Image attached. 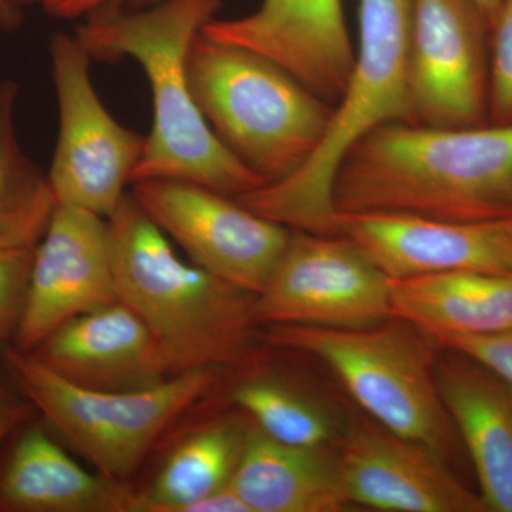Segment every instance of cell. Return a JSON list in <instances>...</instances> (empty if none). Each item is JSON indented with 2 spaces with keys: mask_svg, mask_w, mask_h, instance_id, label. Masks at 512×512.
Listing matches in <instances>:
<instances>
[{
  "mask_svg": "<svg viewBox=\"0 0 512 512\" xmlns=\"http://www.w3.org/2000/svg\"><path fill=\"white\" fill-rule=\"evenodd\" d=\"M116 302L107 220L56 205L33 255L18 348L30 352L69 320Z\"/></svg>",
  "mask_w": 512,
  "mask_h": 512,
  "instance_id": "obj_12",
  "label": "cell"
},
{
  "mask_svg": "<svg viewBox=\"0 0 512 512\" xmlns=\"http://www.w3.org/2000/svg\"><path fill=\"white\" fill-rule=\"evenodd\" d=\"M488 124L512 126V0H503L490 26Z\"/></svg>",
  "mask_w": 512,
  "mask_h": 512,
  "instance_id": "obj_24",
  "label": "cell"
},
{
  "mask_svg": "<svg viewBox=\"0 0 512 512\" xmlns=\"http://www.w3.org/2000/svg\"><path fill=\"white\" fill-rule=\"evenodd\" d=\"M59 106V136L49 183L57 205L110 218L126 197L146 137L121 126L94 89L89 55L76 35L55 33L49 45Z\"/></svg>",
  "mask_w": 512,
  "mask_h": 512,
  "instance_id": "obj_8",
  "label": "cell"
},
{
  "mask_svg": "<svg viewBox=\"0 0 512 512\" xmlns=\"http://www.w3.org/2000/svg\"><path fill=\"white\" fill-rule=\"evenodd\" d=\"M13 3H15L18 8L20 6H26V5H36V3H40V5H43V3L46 2V0H12Z\"/></svg>",
  "mask_w": 512,
  "mask_h": 512,
  "instance_id": "obj_32",
  "label": "cell"
},
{
  "mask_svg": "<svg viewBox=\"0 0 512 512\" xmlns=\"http://www.w3.org/2000/svg\"><path fill=\"white\" fill-rule=\"evenodd\" d=\"M231 485L251 512H340L350 500L333 446L279 443L249 427Z\"/></svg>",
  "mask_w": 512,
  "mask_h": 512,
  "instance_id": "obj_18",
  "label": "cell"
},
{
  "mask_svg": "<svg viewBox=\"0 0 512 512\" xmlns=\"http://www.w3.org/2000/svg\"><path fill=\"white\" fill-rule=\"evenodd\" d=\"M20 10L12 0H0V30H12L20 25Z\"/></svg>",
  "mask_w": 512,
  "mask_h": 512,
  "instance_id": "obj_30",
  "label": "cell"
},
{
  "mask_svg": "<svg viewBox=\"0 0 512 512\" xmlns=\"http://www.w3.org/2000/svg\"><path fill=\"white\" fill-rule=\"evenodd\" d=\"M0 336H3L2 330H0Z\"/></svg>",
  "mask_w": 512,
  "mask_h": 512,
  "instance_id": "obj_33",
  "label": "cell"
},
{
  "mask_svg": "<svg viewBox=\"0 0 512 512\" xmlns=\"http://www.w3.org/2000/svg\"><path fill=\"white\" fill-rule=\"evenodd\" d=\"M192 96L221 143L266 184L296 173L333 106L266 57L201 35L188 59Z\"/></svg>",
  "mask_w": 512,
  "mask_h": 512,
  "instance_id": "obj_6",
  "label": "cell"
},
{
  "mask_svg": "<svg viewBox=\"0 0 512 512\" xmlns=\"http://www.w3.org/2000/svg\"><path fill=\"white\" fill-rule=\"evenodd\" d=\"M18 97V83L0 82V251L36 247L57 205L49 177L20 146Z\"/></svg>",
  "mask_w": 512,
  "mask_h": 512,
  "instance_id": "obj_22",
  "label": "cell"
},
{
  "mask_svg": "<svg viewBox=\"0 0 512 512\" xmlns=\"http://www.w3.org/2000/svg\"><path fill=\"white\" fill-rule=\"evenodd\" d=\"M201 33L272 60L332 106L355 64L345 0H262L255 12L211 20Z\"/></svg>",
  "mask_w": 512,
  "mask_h": 512,
  "instance_id": "obj_14",
  "label": "cell"
},
{
  "mask_svg": "<svg viewBox=\"0 0 512 512\" xmlns=\"http://www.w3.org/2000/svg\"><path fill=\"white\" fill-rule=\"evenodd\" d=\"M247 429L221 421L195 431L165 461L134 512H183L188 504L231 484Z\"/></svg>",
  "mask_w": 512,
  "mask_h": 512,
  "instance_id": "obj_21",
  "label": "cell"
},
{
  "mask_svg": "<svg viewBox=\"0 0 512 512\" xmlns=\"http://www.w3.org/2000/svg\"><path fill=\"white\" fill-rule=\"evenodd\" d=\"M392 318L430 336L484 335L512 328V275L453 271L390 279Z\"/></svg>",
  "mask_w": 512,
  "mask_h": 512,
  "instance_id": "obj_20",
  "label": "cell"
},
{
  "mask_svg": "<svg viewBox=\"0 0 512 512\" xmlns=\"http://www.w3.org/2000/svg\"><path fill=\"white\" fill-rule=\"evenodd\" d=\"M440 348L454 349L490 369L512 392V328L484 335L431 336Z\"/></svg>",
  "mask_w": 512,
  "mask_h": 512,
  "instance_id": "obj_26",
  "label": "cell"
},
{
  "mask_svg": "<svg viewBox=\"0 0 512 512\" xmlns=\"http://www.w3.org/2000/svg\"><path fill=\"white\" fill-rule=\"evenodd\" d=\"M220 8L221 0H164L134 13L110 5L76 29L92 59L134 60L150 82L153 128L131 184L185 181L234 198L264 187L265 181L221 143L192 96V45Z\"/></svg>",
  "mask_w": 512,
  "mask_h": 512,
  "instance_id": "obj_2",
  "label": "cell"
},
{
  "mask_svg": "<svg viewBox=\"0 0 512 512\" xmlns=\"http://www.w3.org/2000/svg\"><path fill=\"white\" fill-rule=\"evenodd\" d=\"M490 23L474 0H412L409 87L416 124H488Z\"/></svg>",
  "mask_w": 512,
  "mask_h": 512,
  "instance_id": "obj_11",
  "label": "cell"
},
{
  "mask_svg": "<svg viewBox=\"0 0 512 512\" xmlns=\"http://www.w3.org/2000/svg\"><path fill=\"white\" fill-rule=\"evenodd\" d=\"M18 416H20L18 410L12 406L8 394H6L2 383H0V443L5 439L10 427H12L13 421L18 419Z\"/></svg>",
  "mask_w": 512,
  "mask_h": 512,
  "instance_id": "obj_29",
  "label": "cell"
},
{
  "mask_svg": "<svg viewBox=\"0 0 512 512\" xmlns=\"http://www.w3.org/2000/svg\"><path fill=\"white\" fill-rule=\"evenodd\" d=\"M338 228L390 279L453 271L512 275L510 218L448 222L370 212L338 214Z\"/></svg>",
  "mask_w": 512,
  "mask_h": 512,
  "instance_id": "obj_15",
  "label": "cell"
},
{
  "mask_svg": "<svg viewBox=\"0 0 512 512\" xmlns=\"http://www.w3.org/2000/svg\"><path fill=\"white\" fill-rule=\"evenodd\" d=\"M256 313L261 325L367 328L392 318L389 278L345 235L292 229Z\"/></svg>",
  "mask_w": 512,
  "mask_h": 512,
  "instance_id": "obj_10",
  "label": "cell"
},
{
  "mask_svg": "<svg viewBox=\"0 0 512 512\" xmlns=\"http://www.w3.org/2000/svg\"><path fill=\"white\" fill-rule=\"evenodd\" d=\"M30 352L69 382L99 392H138L174 376L146 323L120 301L69 320Z\"/></svg>",
  "mask_w": 512,
  "mask_h": 512,
  "instance_id": "obj_16",
  "label": "cell"
},
{
  "mask_svg": "<svg viewBox=\"0 0 512 512\" xmlns=\"http://www.w3.org/2000/svg\"><path fill=\"white\" fill-rule=\"evenodd\" d=\"M231 397L262 433L289 446H333L345 426L323 404L274 377H249Z\"/></svg>",
  "mask_w": 512,
  "mask_h": 512,
  "instance_id": "obj_23",
  "label": "cell"
},
{
  "mask_svg": "<svg viewBox=\"0 0 512 512\" xmlns=\"http://www.w3.org/2000/svg\"><path fill=\"white\" fill-rule=\"evenodd\" d=\"M336 214L448 222L512 217V126L384 124L360 138L333 181Z\"/></svg>",
  "mask_w": 512,
  "mask_h": 512,
  "instance_id": "obj_1",
  "label": "cell"
},
{
  "mask_svg": "<svg viewBox=\"0 0 512 512\" xmlns=\"http://www.w3.org/2000/svg\"><path fill=\"white\" fill-rule=\"evenodd\" d=\"M107 227L119 301L146 323L173 375L251 356L258 295L183 261L133 195Z\"/></svg>",
  "mask_w": 512,
  "mask_h": 512,
  "instance_id": "obj_3",
  "label": "cell"
},
{
  "mask_svg": "<svg viewBox=\"0 0 512 512\" xmlns=\"http://www.w3.org/2000/svg\"><path fill=\"white\" fill-rule=\"evenodd\" d=\"M441 399L460 434L488 512H512V392L490 369L440 348Z\"/></svg>",
  "mask_w": 512,
  "mask_h": 512,
  "instance_id": "obj_17",
  "label": "cell"
},
{
  "mask_svg": "<svg viewBox=\"0 0 512 512\" xmlns=\"http://www.w3.org/2000/svg\"><path fill=\"white\" fill-rule=\"evenodd\" d=\"M474 2L477 3L478 8L483 12L485 19L488 20L491 26V22H493L495 18V13H497L503 0H474Z\"/></svg>",
  "mask_w": 512,
  "mask_h": 512,
  "instance_id": "obj_31",
  "label": "cell"
},
{
  "mask_svg": "<svg viewBox=\"0 0 512 512\" xmlns=\"http://www.w3.org/2000/svg\"><path fill=\"white\" fill-rule=\"evenodd\" d=\"M510 221H511V225H512V217L510 218Z\"/></svg>",
  "mask_w": 512,
  "mask_h": 512,
  "instance_id": "obj_34",
  "label": "cell"
},
{
  "mask_svg": "<svg viewBox=\"0 0 512 512\" xmlns=\"http://www.w3.org/2000/svg\"><path fill=\"white\" fill-rule=\"evenodd\" d=\"M35 248L0 251V330L3 335L18 328L28 292Z\"/></svg>",
  "mask_w": 512,
  "mask_h": 512,
  "instance_id": "obj_25",
  "label": "cell"
},
{
  "mask_svg": "<svg viewBox=\"0 0 512 512\" xmlns=\"http://www.w3.org/2000/svg\"><path fill=\"white\" fill-rule=\"evenodd\" d=\"M6 369L30 403L103 476L124 481L158 436L217 383V369H195L138 392H99L57 375L32 352L8 348Z\"/></svg>",
  "mask_w": 512,
  "mask_h": 512,
  "instance_id": "obj_7",
  "label": "cell"
},
{
  "mask_svg": "<svg viewBox=\"0 0 512 512\" xmlns=\"http://www.w3.org/2000/svg\"><path fill=\"white\" fill-rule=\"evenodd\" d=\"M410 23L412 0H359L355 64L325 136L296 173L238 197L244 207L293 231L339 235L333 181L343 158L377 127L416 124L409 87Z\"/></svg>",
  "mask_w": 512,
  "mask_h": 512,
  "instance_id": "obj_4",
  "label": "cell"
},
{
  "mask_svg": "<svg viewBox=\"0 0 512 512\" xmlns=\"http://www.w3.org/2000/svg\"><path fill=\"white\" fill-rule=\"evenodd\" d=\"M265 338L322 360L380 426L426 444L454 468L470 463L441 399L440 346L423 329L399 318L357 329L266 325Z\"/></svg>",
  "mask_w": 512,
  "mask_h": 512,
  "instance_id": "obj_5",
  "label": "cell"
},
{
  "mask_svg": "<svg viewBox=\"0 0 512 512\" xmlns=\"http://www.w3.org/2000/svg\"><path fill=\"white\" fill-rule=\"evenodd\" d=\"M183 512H251L248 505L229 484L208 497L188 504Z\"/></svg>",
  "mask_w": 512,
  "mask_h": 512,
  "instance_id": "obj_28",
  "label": "cell"
},
{
  "mask_svg": "<svg viewBox=\"0 0 512 512\" xmlns=\"http://www.w3.org/2000/svg\"><path fill=\"white\" fill-rule=\"evenodd\" d=\"M136 503L124 481L84 470L40 427L23 433L0 478L8 511L134 512Z\"/></svg>",
  "mask_w": 512,
  "mask_h": 512,
  "instance_id": "obj_19",
  "label": "cell"
},
{
  "mask_svg": "<svg viewBox=\"0 0 512 512\" xmlns=\"http://www.w3.org/2000/svg\"><path fill=\"white\" fill-rule=\"evenodd\" d=\"M350 503L386 512H488L439 453L370 417L345 421L338 441Z\"/></svg>",
  "mask_w": 512,
  "mask_h": 512,
  "instance_id": "obj_13",
  "label": "cell"
},
{
  "mask_svg": "<svg viewBox=\"0 0 512 512\" xmlns=\"http://www.w3.org/2000/svg\"><path fill=\"white\" fill-rule=\"evenodd\" d=\"M131 195L192 264L255 295L264 291L291 239L292 229L202 185L136 181Z\"/></svg>",
  "mask_w": 512,
  "mask_h": 512,
  "instance_id": "obj_9",
  "label": "cell"
},
{
  "mask_svg": "<svg viewBox=\"0 0 512 512\" xmlns=\"http://www.w3.org/2000/svg\"><path fill=\"white\" fill-rule=\"evenodd\" d=\"M120 2L121 0H46L42 6L52 18L74 20L86 18L96 10Z\"/></svg>",
  "mask_w": 512,
  "mask_h": 512,
  "instance_id": "obj_27",
  "label": "cell"
}]
</instances>
